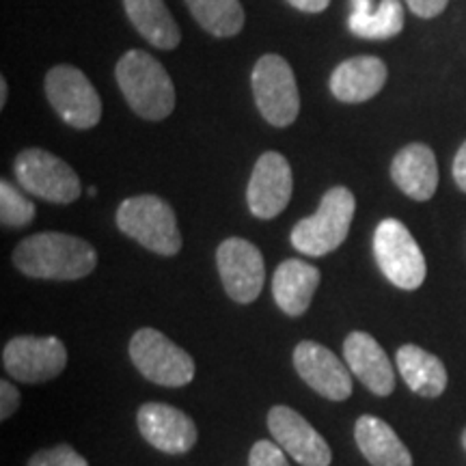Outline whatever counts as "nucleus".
Here are the masks:
<instances>
[{
	"label": "nucleus",
	"mask_w": 466,
	"mask_h": 466,
	"mask_svg": "<svg viewBox=\"0 0 466 466\" xmlns=\"http://www.w3.org/2000/svg\"><path fill=\"white\" fill-rule=\"evenodd\" d=\"M220 281L231 300L250 305L264 289L266 266L261 250L244 238H227L217 250Z\"/></svg>",
	"instance_id": "nucleus-11"
},
{
	"label": "nucleus",
	"mask_w": 466,
	"mask_h": 466,
	"mask_svg": "<svg viewBox=\"0 0 466 466\" xmlns=\"http://www.w3.org/2000/svg\"><path fill=\"white\" fill-rule=\"evenodd\" d=\"M354 439L360 453L371 466H412L408 447L400 441L395 430L374 415L359 417L354 425Z\"/></svg>",
	"instance_id": "nucleus-20"
},
{
	"label": "nucleus",
	"mask_w": 466,
	"mask_h": 466,
	"mask_svg": "<svg viewBox=\"0 0 466 466\" xmlns=\"http://www.w3.org/2000/svg\"><path fill=\"white\" fill-rule=\"evenodd\" d=\"M14 171L22 188L48 203L69 206L80 197L78 173L66 160L46 149L31 147L20 151Z\"/></svg>",
	"instance_id": "nucleus-8"
},
{
	"label": "nucleus",
	"mask_w": 466,
	"mask_h": 466,
	"mask_svg": "<svg viewBox=\"0 0 466 466\" xmlns=\"http://www.w3.org/2000/svg\"><path fill=\"white\" fill-rule=\"evenodd\" d=\"M294 188L291 167L279 151H266L255 162L247 188L248 209L255 218L270 220L288 208Z\"/></svg>",
	"instance_id": "nucleus-13"
},
{
	"label": "nucleus",
	"mask_w": 466,
	"mask_h": 466,
	"mask_svg": "<svg viewBox=\"0 0 466 466\" xmlns=\"http://www.w3.org/2000/svg\"><path fill=\"white\" fill-rule=\"evenodd\" d=\"M66 365L67 350L56 337H14L3 350L5 371L25 384L55 380Z\"/></svg>",
	"instance_id": "nucleus-10"
},
{
	"label": "nucleus",
	"mask_w": 466,
	"mask_h": 466,
	"mask_svg": "<svg viewBox=\"0 0 466 466\" xmlns=\"http://www.w3.org/2000/svg\"><path fill=\"white\" fill-rule=\"evenodd\" d=\"M453 179H456L458 188L466 192V141L458 149L456 158H453Z\"/></svg>",
	"instance_id": "nucleus-30"
},
{
	"label": "nucleus",
	"mask_w": 466,
	"mask_h": 466,
	"mask_svg": "<svg viewBox=\"0 0 466 466\" xmlns=\"http://www.w3.org/2000/svg\"><path fill=\"white\" fill-rule=\"evenodd\" d=\"M14 266L31 279L78 281L96 270L97 253L83 238L46 231L28 236L17 244Z\"/></svg>",
	"instance_id": "nucleus-1"
},
{
	"label": "nucleus",
	"mask_w": 466,
	"mask_h": 466,
	"mask_svg": "<svg viewBox=\"0 0 466 466\" xmlns=\"http://www.w3.org/2000/svg\"><path fill=\"white\" fill-rule=\"evenodd\" d=\"M374 255L384 277L400 289L421 288L428 275L423 250L404 223L384 218L374 233Z\"/></svg>",
	"instance_id": "nucleus-7"
},
{
	"label": "nucleus",
	"mask_w": 466,
	"mask_h": 466,
	"mask_svg": "<svg viewBox=\"0 0 466 466\" xmlns=\"http://www.w3.org/2000/svg\"><path fill=\"white\" fill-rule=\"evenodd\" d=\"M248 466H289V462L285 460V453L277 442L258 441L250 450Z\"/></svg>",
	"instance_id": "nucleus-27"
},
{
	"label": "nucleus",
	"mask_w": 466,
	"mask_h": 466,
	"mask_svg": "<svg viewBox=\"0 0 466 466\" xmlns=\"http://www.w3.org/2000/svg\"><path fill=\"white\" fill-rule=\"evenodd\" d=\"M127 106L141 119L162 121L175 108V86L160 61L145 50H127L115 67Z\"/></svg>",
	"instance_id": "nucleus-2"
},
{
	"label": "nucleus",
	"mask_w": 466,
	"mask_h": 466,
	"mask_svg": "<svg viewBox=\"0 0 466 466\" xmlns=\"http://www.w3.org/2000/svg\"><path fill=\"white\" fill-rule=\"evenodd\" d=\"M406 5L415 15L430 20V17L441 15L450 5V0H406Z\"/></svg>",
	"instance_id": "nucleus-29"
},
{
	"label": "nucleus",
	"mask_w": 466,
	"mask_h": 466,
	"mask_svg": "<svg viewBox=\"0 0 466 466\" xmlns=\"http://www.w3.org/2000/svg\"><path fill=\"white\" fill-rule=\"evenodd\" d=\"M46 96L56 115L76 130H89L102 119V100L91 80L74 66H56L46 74Z\"/></svg>",
	"instance_id": "nucleus-9"
},
{
	"label": "nucleus",
	"mask_w": 466,
	"mask_h": 466,
	"mask_svg": "<svg viewBox=\"0 0 466 466\" xmlns=\"http://www.w3.org/2000/svg\"><path fill=\"white\" fill-rule=\"evenodd\" d=\"M35 218V203L7 179L0 182V223L5 227H26Z\"/></svg>",
	"instance_id": "nucleus-25"
},
{
	"label": "nucleus",
	"mask_w": 466,
	"mask_h": 466,
	"mask_svg": "<svg viewBox=\"0 0 466 466\" xmlns=\"http://www.w3.org/2000/svg\"><path fill=\"white\" fill-rule=\"evenodd\" d=\"M134 367L160 387H186L195 378V360L160 330L138 329L127 346Z\"/></svg>",
	"instance_id": "nucleus-5"
},
{
	"label": "nucleus",
	"mask_w": 466,
	"mask_h": 466,
	"mask_svg": "<svg viewBox=\"0 0 466 466\" xmlns=\"http://www.w3.org/2000/svg\"><path fill=\"white\" fill-rule=\"evenodd\" d=\"M116 227L151 253L173 258L182 250L177 217L165 199L156 195L130 197L116 209Z\"/></svg>",
	"instance_id": "nucleus-4"
},
{
	"label": "nucleus",
	"mask_w": 466,
	"mask_h": 466,
	"mask_svg": "<svg viewBox=\"0 0 466 466\" xmlns=\"http://www.w3.org/2000/svg\"><path fill=\"white\" fill-rule=\"evenodd\" d=\"M294 9L302 11V14H319L330 5V0H288Z\"/></svg>",
	"instance_id": "nucleus-31"
},
{
	"label": "nucleus",
	"mask_w": 466,
	"mask_h": 466,
	"mask_svg": "<svg viewBox=\"0 0 466 466\" xmlns=\"http://www.w3.org/2000/svg\"><path fill=\"white\" fill-rule=\"evenodd\" d=\"M389 69L378 56H352L330 74V91L339 102L360 104L371 100L387 85Z\"/></svg>",
	"instance_id": "nucleus-17"
},
{
	"label": "nucleus",
	"mask_w": 466,
	"mask_h": 466,
	"mask_svg": "<svg viewBox=\"0 0 466 466\" xmlns=\"http://www.w3.org/2000/svg\"><path fill=\"white\" fill-rule=\"evenodd\" d=\"M462 445H464V450H466V430L462 432Z\"/></svg>",
	"instance_id": "nucleus-33"
},
{
	"label": "nucleus",
	"mask_w": 466,
	"mask_h": 466,
	"mask_svg": "<svg viewBox=\"0 0 466 466\" xmlns=\"http://www.w3.org/2000/svg\"><path fill=\"white\" fill-rule=\"evenodd\" d=\"M343 359L350 371L378 398H387L395 391L391 360L370 333H363V330L350 333L343 341Z\"/></svg>",
	"instance_id": "nucleus-16"
},
{
	"label": "nucleus",
	"mask_w": 466,
	"mask_h": 466,
	"mask_svg": "<svg viewBox=\"0 0 466 466\" xmlns=\"http://www.w3.org/2000/svg\"><path fill=\"white\" fill-rule=\"evenodd\" d=\"M395 363L406 387L421 398H439L447 389V370L428 350L406 343L395 354Z\"/></svg>",
	"instance_id": "nucleus-21"
},
{
	"label": "nucleus",
	"mask_w": 466,
	"mask_h": 466,
	"mask_svg": "<svg viewBox=\"0 0 466 466\" xmlns=\"http://www.w3.org/2000/svg\"><path fill=\"white\" fill-rule=\"evenodd\" d=\"M391 179L406 197L430 201L439 188V165L434 151L423 143H410L391 162Z\"/></svg>",
	"instance_id": "nucleus-18"
},
{
	"label": "nucleus",
	"mask_w": 466,
	"mask_h": 466,
	"mask_svg": "<svg viewBox=\"0 0 466 466\" xmlns=\"http://www.w3.org/2000/svg\"><path fill=\"white\" fill-rule=\"evenodd\" d=\"M255 104L270 126L288 127L300 113V93L289 63L279 55H264L255 63L253 76Z\"/></svg>",
	"instance_id": "nucleus-6"
},
{
	"label": "nucleus",
	"mask_w": 466,
	"mask_h": 466,
	"mask_svg": "<svg viewBox=\"0 0 466 466\" xmlns=\"http://www.w3.org/2000/svg\"><path fill=\"white\" fill-rule=\"evenodd\" d=\"M322 275L316 266L302 259H285L272 277V294L279 309L289 318H299L311 305Z\"/></svg>",
	"instance_id": "nucleus-19"
},
{
	"label": "nucleus",
	"mask_w": 466,
	"mask_h": 466,
	"mask_svg": "<svg viewBox=\"0 0 466 466\" xmlns=\"http://www.w3.org/2000/svg\"><path fill=\"white\" fill-rule=\"evenodd\" d=\"M28 466H89V462L74 447L56 445L35 453Z\"/></svg>",
	"instance_id": "nucleus-26"
},
{
	"label": "nucleus",
	"mask_w": 466,
	"mask_h": 466,
	"mask_svg": "<svg viewBox=\"0 0 466 466\" xmlns=\"http://www.w3.org/2000/svg\"><path fill=\"white\" fill-rule=\"evenodd\" d=\"M350 31L363 39H391L404 28V5L400 0H382L378 9L371 0H352Z\"/></svg>",
	"instance_id": "nucleus-23"
},
{
	"label": "nucleus",
	"mask_w": 466,
	"mask_h": 466,
	"mask_svg": "<svg viewBox=\"0 0 466 466\" xmlns=\"http://www.w3.org/2000/svg\"><path fill=\"white\" fill-rule=\"evenodd\" d=\"M192 17L214 37H233L244 26L240 0H186Z\"/></svg>",
	"instance_id": "nucleus-24"
},
{
	"label": "nucleus",
	"mask_w": 466,
	"mask_h": 466,
	"mask_svg": "<svg viewBox=\"0 0 466 466\" xmlns=\"http://www.w3.org/2000/svg\"><path fill=\"white\" fill-rule=\"evenodd\" d=\"M137 423L151 447L171 456L188 453L199 439L195 421L186 412L160 401H147L138 408Z\"/></svg>",
	"instance_id": "nucleus-14"
},
{
	"label": "nucleus",
	"mask_w": 466,
	"mask_h": 466,
	"mask_svg": "<svg viewBox=\"0 0 466 466\" xmlns=\"http://www.w3.org/2000/svg\"><path fill=\"white\" fill-rule=\"evenodd\" d=\"M294 367L313 391L326 400L343 401L352 395L350 367L341 363L326 346L316 341H300L294 350Z\"/></svg>",
	"instance_id": "nucleus-15"
},
{
	"label": "nucleus",
	"mask_w": 466,
	"mask_h": 466,
	"mask_svg": "<svg viewBox=\"0 0 466 466\" xmlns=\"http://www.w3.org/2000/svg\"><path fill=\"white\" fill-rule=\"evenodd\" d=\"M124 7L134 28L154 48L175 50L182 42V33L165 0H124Z\"/></svg>",
	"instance_id": "nucleus-22"
},
{
	"label": "nucleus",
	"mask_w": 466,
	"mask_h": 466,
	"mask_svg": "<svg viewBox=\"0 0 466 466\" xmlns=\"http://www.w3.org/2000/svg\"><path fill=\"white\" fill-rule=\"evenodd\" d=\"M357 212V199L346 186L326 190L313 217L302 218L291 229V247L309 258H322L346 242Z\"/></svg>",
	"instance_id": "nucleus-3"
},
{
	"label": "nucleus",
	"mask_w": 466,
	"mask_h": 466,
	"mask_svg": "<svg viewBox=\"0 0 466 466\" xmlns=\"http://www.w3.org/2000/svg\"><path fill=\"white\" fill-rule=\"evenodd\" d=\"M20 408V391L9 380L0 382V419H9Z\"/></svg>",
	"instance_id": "nucleus-28"
},
{
	"label": "nucleus",
	"mask_w": 466,
	"mask_h": 466,
	"mask_svg": "<svg viewBox=\"0 0 466 466\" xmlns=\"http://www.w3.org/2000/svg\"><path fill=\"white\" fill-rule=\"evenodd\" d=\"M7 91H9L7 78H0V106H5V104H7Z\"/></svg>",
	"instance_id": "nucleus-32"
},
{
	"label": "nucleus",
	"mask_w": 466,
	"mask_h": 466,
	"mask_svg": "<svg viewBox=\"0 0 466 466\" xmlns=\"http://www.w3.org/2000/svg\"><path fill=\"white\" fill-rule=\"evenodd\" d=\"M268 430L285 453L302 466H330L333 451L324 436L289 406H272L268 412Z\"/></svg>",
	"instance_id": "nucleus-12"
}]
</instances>
